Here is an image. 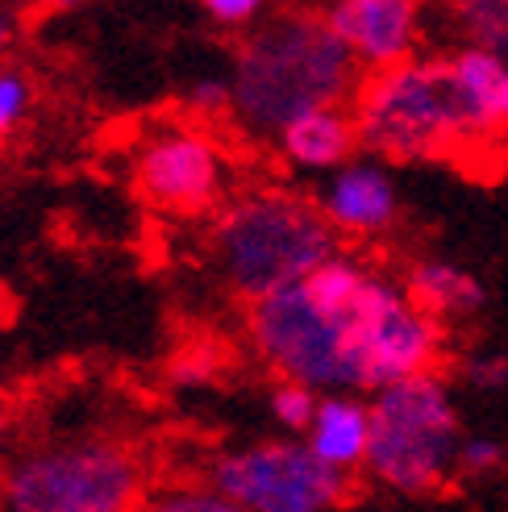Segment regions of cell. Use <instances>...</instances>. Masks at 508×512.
<instances>
[{
  "instance_id": "9a60e30c",
  "label": "cell",
  "mask_w": 508,
  "mask_h": 512,
  "mask_svg": "<svg viewBox=\"0 0 508 512\" xmlns=\"http://www.w3.org/2000/svg\"><path fill=\"white\" fill-rule=\"evenodd\" d=\"M134 512H242L234 500H225L213 483H175V488L146 492Z\"/></svg>"
},
{
  "instance_id": "277c9868",
  "label": "cell",
  "mask_w": 508,
  "mask_h": 512,
  "mask_svg": "<svg viewBox=\"0 0 508 512\" xmlns=\"http://www.w3.org/2000/svg\"><path fill=\"white\" fill-rule=\"evenodd\" d=\"M334 254L338 229L325 221L321 204L292 192H246L225 204L213 225V259L225 284L246 300L300 284Z\"/></svg>"
},
{
  "instance_id": "9c48e42d",
  "label": "cell",
  "mask_w": 508,
  "mask_h": 512,
  "mask_svg": "<svg viewBox=\"0 0 508 512\" xmlns=\"http://www.w3.org/2000/svg\"><path fill=\"white\" fill-rule=\"evenodd\" d=\"M425 0H329L325 21L359 67L388 71L409 63L421 38Z\"/></svg>"
},
{
  "instance_id": "8992f818",
  "label": "cell",
  "mask_w": 508,
  "mask_h": 512,
  "mask_svg": "<svg viewBox=\"0 0 508 512\" xmlns=\"http://www.w3.org/2000/svg\"><path fill=\"white\" fill-rule=\"evenodd\" d=\"M146 500V458L117 438H71L13 458L0 512H134Z\"/></svg>"
},
{
  "instance_id": "ac0fdd59",
  "label": "cell",
  "mask_w": 508,
  "mask_h": 512,
  "mask_svg": "<svg viewBox=\"0 0 508 512\" xmlns=\"http://www.w3.org/2000/svg\"><path fill=\"white\" fill-rule=\"evenodd\" d=\"M500 467H504V446L496 438H463V446H459V471L463 475L484 479Z\"/></svg>"
},
{
  "instance_id": "ba28073f",
  "label": "cell",
  "mask_w": 508,
  "mask_h": 512,
  "mask_svg": "<svg viewBox=\"0 0 508 512\" xmlns=\"http://www.w3.org/2000/svg\"><path fill=\"white\" fill-rule=\"evenodd\" d=\"M225 184V159L200 130L167 125V130L142 138L134 150V188L159 213L200 217L209 213Z\"/></svg>"
},
{
  "instance_id": "5bb4252c",
  "label": "cell",
  "mask_w": 508,
  "mask_h": 512,
  "mask_svg": "<svg viewBox=\"0 0 508 512\" xmlns=\"http://www.w3.org/2000/svg\"><path fill=\"white\" fill-rule=\"evenodd\" d=\"M446 30L463 46L492 50L508 63V0H438Z\"/></svg>"
},
{
  "instance_id": "7402d4cb",
  "label": "cell",
  "mask_w": 508,
  "mask_h": 512,
  "mask_svg": "<svg viewBox=\"0 0 508 512\" xmlns=\"http://www.w3.org/2000/svg\"><path fill=\"white\" fill-rule=\"evenodd\" d=\"M188 100L196 113H225L234 105V88H230V80H200Z\"/></svg>"
},
{
  "instance_id": "30bf717a",
  "label": "cell",
  "mask_w": 508,
  "mask_h": 512,
  "mask_svg": "<svg viewBox=\"0 0 508 512\" xmlns=\"http://www.w3.org/2000/svg\"><path fill=\"white\" fill-rule=\"evenodd\" d=\"M325 221L350 238H375L400 217V192L392 171L379 159H350L329 175L321 192Z\"/></svg>"
},
{
  "instance_id": "d6986e66",
  "label": "cell",
  "mask_w": 508,
  "mask_h": 512,
  "mask_svg": "<svg viewBox=\"0 0 508 512\" xmlns=\"http://www.w3.org/2000/svg\"><path fill=\"white\" fill-rule=\"evenodd\" d=\"M200 9H205L217 25H225V30H242V25L263 17L267 0H200Z\"/></svg>"
},
{
  "instance_id": "3957f363",
  "label": "cell",
  "mask_w": 508,
  "mask_h": 512,
  "mask_svg": "<svg viewBox=\"0 0 508 512\" xmlns=\"http://www.w3.org/2000/svg\"><path fill=\"white\" fill-rule=\"evenodd\" d=\"M350 113L359 121L363 146L388 163H434L471 142H484L450 55L371 71L359 80Z\"/></svg>"
},
{
  "instance_id": "cb8c5ba5",
  "label": "cell",
  "mask_w": 508,
  "mask_h": 512,
  "mask_svg": "<svg viewBox=\"0 0 508 512\" xmlns=\"http://www.w3.org/2000/svg\"><path fill=\"white\" fill-rule=\"evenodd\" d=\"M50 9H75V5H84V0H46Z\"/></svg>"
},
{
  "instance_id": "44dd1931",
  "label": "cell",
  "mask_w": 508,
  "mask_h": 512,
  "mask_svg": "<svg viewBox=\"0 0 508 512\" xmlns=\"http://www.w3.org/2000/svg\"><path fill=\"white\" fill-rule=\"evenodd\" d=\"M217 371V363L205 350H188L171 363V383H184V388H196V383H209Z\"/></svg>"
},
{
  "instance_id": "8fae6325",
  "label": "cell",
  "mask_w": 508,
  "mask_h": 512,
  "mask_svg": "<svg viewBox=\"0 0 508 512\" xmlns=\"http://www.w3.org/2000/svg\"><path fill=\"white\" fill-rule=\"evenodd\" d=\"M304 446L342 475L363 471L371 450V404H363L354 392H325L313 425L304 429Z\"/></svg>"
},
{
  "instance_id": "2e32d148",
  "label": "cell",
  "mask_w": 508,
  "mask_h": 512,
  "mask_svg": "<svg viewBox=\"0 0 508 512\" xmlns=\"http://www.w3.org/2000/svg\"><path fill=\"white\" fill-rule=\"evenodd\" d=\"M317 404H321V392L309 388V383H296V379H279L275 388H271V413L275 421L292 429V433H304L313 425V413H317Z\"/></svg>"
},
{
  "instance_id": "e0dca14e",
  "label": "cell",
  "mask_w": 508,
  "mask_h": 512,
  "mask_svg": "<svg viewBox=\"0 0 508 512\" xmlns=\"http://www.w3.org/2000/svg\"><path fill=\"white\" fill-rule=\"evenodd\" d=\"M34 109V84L17 67H0V138H9Z\"/></svg>"
},
{
  "instance_id": "603a6c76",
  "label": "cell",
  "mask_w": 508,
  "mask_h": 512,
  "mask_svg": "<svg viewBox=\"0 0 508 512\" xmlns=\"http://www.w3.org/2000/svg\"><path fill=\"white\" fill-rule=\"evenodd\" d=\"M13 42V17L9 13H0V50H5Z\"/></svg>"
},
{
  "instance_id": "5b68a950",
  "label": "cell",
  "mask_w": 508,
  "mask_h": 512,
  "mask_svg": "<svg viewBox=\"0 0 508 512\" xmlns=\"http://www.w3.org/2000/svg\"><path fill=\"white\" fill-rule=\"evenodd\" d=\"M459 408L438 371L409 375L371 396L367 475L400 496H434L459 471Z\"/></svg>"
},
{
  "instance_id": "4fadbf2b",
  "label": "cell",
  "mask_w": 508,
  "mask_h": 512,
  "mask_svg": "<svg viewBox=\"0 0 508 512\" xmlns=\"http://www.w3.org/2000/svg\"><path fill=\"white\" fill-rule=\"evenodd\" d=\"M409 296L421 304V309L429 317H471L484 309V284H479V275L459 267V263H450V259H421L413 263L409 271Z\"/></svg>"
},
{
  "instance_id": "d4e9b609",
  "label": "cell",
  "mask_w": 508,
  "mask_h": 512,
  "mask_svg": "<svg viewBox=\"0 0 508 512\" xmlns=\"http://www.w3.org/2000/svg\"><path fill=\"white\" fill-rule=\"evenodd\" d=\"M0 446H5V417H0Z\"/></svg>"
},
{
  "instance_id": "52a82bcc",
  "label": "cell",
  "mask_w": 508,
  "mask_h": 512,
  "mask_svg": "<svg viewBox=\"0 0 508 512\" xmlns=\"http://www.w3.org/2000/svg\"><path fill=\"white\" fill-rule=\"evenodd\" d=\"M209 483L242 512H338L350 475L325 467L304 442H250L213 458Z\"/></svg>"
},
{
  "instance_id": "7c38bea8",
  "label": "cell",
  "mask_w": 508,
  "mask_h": 512,
  "mask_svg": "<svg viewBox=\"0 0 508 512\" xmlns=\"http://www.w3.org/2000/svg\"><path fill=\"white\" fill-rule=\"evenodd\" d=\"M359 121L346 109H317L296 117L284 134L275 138L279 155L300 171H338L354 159L359 146Z\"/></svg>"
},
{
  "instance_id": "7a4b0ae2",
  "label": "cell",
  "mask_w": 508,
  "mask_h": 512,
  "mask_svg": "<svg viewBox=\"0 0 508 512\" xmlns=\"http://www.w3.org/2000/svg\"><path fill=\"white\" fill-rule=\"evenodd\" d=\"M230 88L242 130L279 138L304 113L346 109L359 92V63L325 13H279L238 46Z\"/></svg>"
},
{
  "instance_id": "ffe728a7",
  "label": "cell",
  "mask_w": 508,
  "mask_h": 512,
  "mask_svg": "<svg viewBox=\"0 0 508 512\" xmlns=\"http://www.w3.org/2000/svg\"><path fill=\"white\" fill-rule=\"evenodd\" d=\"M467 383H471V388H479V392H496V388H504V383H508V354L496 350V354H479V358H471V363H467Z\"/></svg>"
},
{
  "instance_id": "6da1fadb",
  "label": "cell",
  "mask_w": 508,
  "mask_h": 512,
  "mask_svg": "<svg viewBox=\"0 0 508 512\" xmlns=\"http://www.w3.org/2000/svg\"><path fill=\"white\" fill-rule=\"evenodd\" d=\"M246 334L267 367L325 392H379L434 371L442 321L354 254H334L292 288L250 300Z\"/></svg>"
}]
</instances>
